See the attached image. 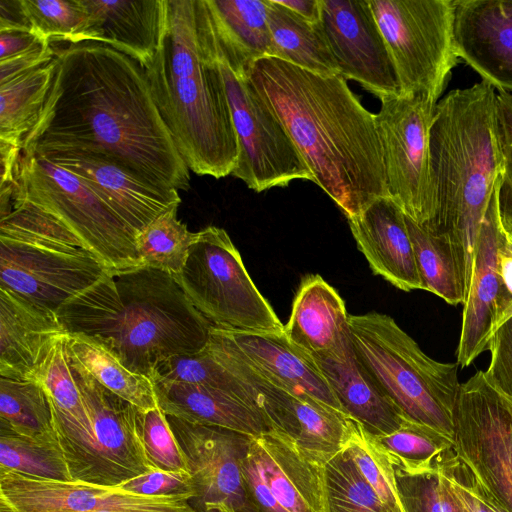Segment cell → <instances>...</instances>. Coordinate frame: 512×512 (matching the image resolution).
I'll use <instances>...</instances> for the list:
<instances>
[{
  "label": "cell",
  "mask_w": 512,
  "mask_h": 512,
  "mask_svg": "<svg viewBox=\"0 0 512 512\" xmlns=\"http://www.w3.org/2000/svg\"><path fill=\"white\" fill-rule=\"evenodd\" d=\"M55 47L51 86L22 150L98 147L149 183L190 188V170L153 100L142 67L100 42Z\"/></svg>",
  "instance_id": "6da1fadb"
},
{
  "label": "cell",
  "mask_w": 512,
  "mask_h": 512,
  "mask_svg": "<svg viewBox=\"0 0 512 512\" xmlns=\"http://www.w3.org/2000/svg\"><path fill=\"white\" fill-rule=\"evenodd\" d=\"M248 79L279 118L316 183L347 220L388 197L375 114L340 75H322L275 57Z\"/></svg>",
  "instance_id": "7a4b0ae2"
},
{
  "label": "cell",
  "mask_w": 512,
  "mask_h": 512,
  "mask_svg": "<svg viewBox=\"0 0 512 512\" xmlns=\"http://www.w3.org/2000/svg\"><path fill=\"white\" fill-rule=\"evenodd\" d=\"M56 316L149 379L160 361L204 349L212 328L173 275L146 266L106 271Z\"/></svg>",
  "instance_id": "3957f363"
},
{
  "label": "cell",
  "mask_w": 512,
  "mask_h": 512,
  "mask_svg": "<svg viewBox=\"0 0 512 512\" xmlns=\"http://www.w3.org/2000/svg\"><path fill=\"white\" fill-rule=\"evenodd\" d=\"M430 155L436 200L430 231L449 242L466 300L480 229L504 172L494 87L481 81L438 101Z\"/></svg>",
  "instance_id": "277c9868"
},
{
  "label": "cell",
  "mask_w": 512,
  "mask_h": 512,
  "mask_svg": "<svg viewBox=\"0 0 512 512\" xmlns=\"http://www.w3.org/2000/svg\"><path fill=\"white\" fill-rule=\"evenodd\" d=\"M163 41L143 69L156 107L189 170L231 175L239 144L218 65L198 27L196 0H167Z\"/></svg>",
  "instance_id": "5b68a950"
},
{
  "label": "cell",
  "mask_w": 512,
  "mask_h": 512,
  "mask_svg": "<svg viewBox=\"0 0 512 512\" xmlns=\"http://www.w3.org/2000/svg\"><path fill=\"white\" fill-rule=\"evenodd\" d=\"M106 271L51 214L23 199L0 200V287L56 314Z\"/></svg>",
  "instance_id": "8992f818"
},
{
  "label": "cell",
  "mask_w": 512,
  "mask_h": 512,
  "mask_svg": "<svg viewBox=\"0 0 512 512\" xmlns=\"http://www.w3.org/2000/svg\"><path fill=\"white\" fill-rule=\"evenodd\" d=\"M348 322L359 357L402 414L453 438L459 365L429 357L388 315H349Z\"/></svg>",
  "instance_id": "52a82bcc"
},
{
  "label": "cell",
  "mask_w": 512,
  "mask_h": 512,
  "mask_svg": "<svg viewBox=\"0 0 512 512\" xmlns=\"http://www.w3.org/2000/svg\"><path fill=\"white\" fill-rule=\"evenodd\" d=\"M12 198L26 200L59 220L107 271L143 266L136 232L77 176L45 157L22 151Z\"/></svg>",
  "instance_id": "ba28073f"
},
{
  "label": "cell",
  "mask_w": 512,
  "mask_h": 512,
  "mask_svg": "<svg viewBox=\"0 0 512 512\" xmlns=\"http://www.w3.org/2000/svg\"><path fill=\"white\" fill-rule=\"evenodd\" d=\"M175 278L212 327L244 333L284 332V324L222 228L208 226L196 232L186 263Z\"/></svg>",
  "instance_id": "9c48e42d"
},
{
  "label": "cell",
  "mask_w": 512,
  "mask_h": 512,
  "mask_svg": "<svg viewBox=\"0 0 512 512\" xmlns=\"http://www.w3.org/2000/svg\"><path fill=\"white\" fill-rule=\"evenodd\" d=\"M198 27L218 65L239 144L232 174L255 192L285 187L313 174L279 118L247 77L238 75L219 50L205 0H196Z\"/></svg>",
  "instance_id": "30bf717a"
},
{
  "label": "cell",
  "mask_w": 512,
  "mask_h": 512,
  "mask_svg": "<svg viewBox=\"0 0 512 512\" xmlns=\"http://www.w3.org/2000/svg\"><path fill=\"white\" fill-rule=\"evenodd\" d=\"M390 54L399 95L436 105L458 63L453 0H368Z\"/></svg>",
  "instance_id": "8fae6325"
},
{
  "label": "cell",
  "mask_w": 512,
  "mask_h": 512,
  "mask_svg": "<svg viewBox=\"0 0 512 512\" xmlns=\"http://www.w3.org/2000/svg\"><path fill=\"white\" fill-rule=\"evenodd\" d=\"M67 358L92 424L89 441L59 444L72 481L117 487L154 470L141 439L139 409Z\"/></svg>",
  "instance_id": "7c38bea8"
},
{
  "label": "cell",
  "mask_w": 512,
  "mask_h": 512,
  "mask_svg": "<svg viewBox=\"0 0 512 512\" xmlns=\"http://www.w3.org/2000/svg\"><path fill=\"white\" fill-rule=\"evenodd\" d=\"M435 106L421 97L398 94L381 100L375 114L388 197L429 231L436 211L430 155Z\"/></svg>",
  "instance_id": "4fadbf2b"
},
{
  "label": "cell",
  "mask_w": 512,
  "mask_h": 512,
  "mask_svg": "<svg viewBox=\"0 0 512 512\" xmlns=\"http://www.w3.org/2000/svg\"><path fill=\"white\" fill-rule=\"evenodd\" d=\"M453 441L478 480L512 512V400L489 382L485 371L460 384Z\"/></svg>",
  "instance_id": "5bb4252c"
},
{
  "label": "cell",
  "mask_w": 512,
  "mask_h": 512,
  "mask_svg": "<svg viewBox=\"0 0 512 512\" xmlns=\"http://www.w3.org/2000/svg\"><path fill=\"white\" fill-rule=\"evenodd\" d=\"M322 466L281 433L251 437L241 469L252 507L256 512H323Z\"/></svg>",
  "instance_id": "9a60e30c"
},
{
  "label": "cell",
  "mask_w": 512,
  "mask_h": 512,
  "mask_svg": "<svg viewBox=\"0 0 512 512\" xmlns=\"http://www.w3.org/2000/svg\"><path fill=\"white\" fill-rule=\"evenodd\" d=\"M166 417L187 463L194 492L192 507L197 512H212L219 507L256 512L248 499L241 469L252 436Z\"/></svg>",
  "instance_id": "2e32d148"
},
{
  "label": "cell",
  "mask_w": 512,
  "mask_h": 512,
  "mask_svg": "<svg viewBox=\"0 0 512 512\" xmlns=\"http://www.w3.org/2000/svg\"><path fill=\"white\" fill-rule=\"evenodd\" d=\"M25 152L39 154L77 176L136 234L181 203L177 189L149 183L95 146H40Z\"/></svg>",
  "instance_id": "e0dca14e"
},
{
  "label": "cell",
  "mask_w": 512,
  "mask_h": 512,
  "mask_svg": "<svg viewBox=\"0 0 512 512\" xmlns=\"http://www.w3.org/2000/svg\"><path fill=\"white\" fill-rule=\"evenodd\" d=\"M320 24L343 78L380 101L399 94L395 69L368 0H320Z\"/></svg>",
  "instance_id": "ac0fdd59"
},
{
  "label": "cell",
  "mask_w": 512,
  "mask_h": 512,
  "mask_svg": "<svg viewBox=\"0 0 512 512\" xmlns=\"http://www.w3.org/2000/svg\"><path fill=\"white\" fill-rule=\"evenodd\" d=\"M0 498L18 512H197L188 495L149 496L120 487L0 471Z\"/></svg>",
  "instance_id": "d6986e66"
},
{
  "label": "cell",
  "mask_w": 512,
  "mask_h": 512,
  "mask_svg": "<svg viewBox=\"0 0 512 512\" xmlns=\"http://www.w3.org/2000/svg\"><path fill=\"white\" fill-rule=\"evenodd\" d=\"M498 188L499 185L480 229L468 294L463 303L457 348V364L462 368L488 350L498 327L511 317L499 261L504 230L499 218Z\"/></svg>",
  "instance_id": "ffe728a7"
},
{
  "label": "cell",
  "mask_w": 512,
  "mask_h": 512,
  "mask_svg": "<svg viewBox=\"0 0 512 512\" xmlns=\"http://www.w3.org/2000/svg\"><path fill=\"white\" fill-rule=\"evenodd\" d=\"M459 59L498 92L512 94V0H453Z\"/></svg>",
  "instance_id": "44dd1931"
},
{
  "label": "cell",
  "mask_w": 512,
  "mask_h": 512,
  "mask_svg": "<svg viewBox=\"0 0 512 512\" xmlns=\"http://www.w3.org/2000/svg\"><path fill=\"white\" fill-rule=\"evenodd\" d=\"M310 357L344 413L371 435L392 433L408 420L359 357L351 334L331 350Z\"/></svg>",
  "instance_id": "7402d4cb"
},
{
  "label": "cell",
  "mask_w": 512,
  "mask_h": 512,
  "mask_svg": "<svg viewBox=\"0 0 512 512\" xmlns=\"http://www.w3.org/2000/svg\"><path fill=\"white\" fill-rule=\"evenodd\" d=\"M348 223L374 274L402 291L422 290L405 215L389 197L377 199Z\"/></svg>",
  "instance_id": "603a6c76"
},
{
  "label": "cell",
  "mask_w": 512,
  "mask_h": 512,
  "mask_svg": "<svg viewBox=\"0 0 512 512\" xmlns=\"http://www.w3.org/2000/svg\"><path fill=\"white\" fill-rule=\"evenodd\" d=\"M216 329L249 366L270 382L344 413L313 359L296 348L284 332L244 333Z\"/></svg>",
  "instance_id": "cb8c5ba5"
},
{
  "label": "cell",
  "mask_w": 512,
  "mask_h": 512,
  "mask_svg": "<svg viewBox=\"0 0 512 512\" xmlns=\"http://www.w3.org/2000/svg\"><path fill=\"white\" fill-rule=\"evenodd\" d=\"M64 334L55 313L0 287V377L36 380L54 343Z\"/></svg>",
  "instance_id": "d4e9b609"
},
{
  "label": "cell",
  "mask_w": 512,
  "mask_h": 512,
  "mask_svg": "<svg viewBox=\"0 0 512 512\" xmlns=\"http://www.w3.org/2000/svg\"><path fill=\"white\" fill-rule=\"evenodd\" d=\"M89 14L87 41L106 44L144 69L163 41L167 0H82Z\"/></svg>",
  "instance_id": "484cf974"
},
{
  "label": "cell",
  "mask_w": 512,
  "mask_h": 512,
  "mask_svg": "<svg viewBox=\"0 0 512 512\" xmlns=\"http://www.w3.org/2000/svg\"><path fill=\"white\" fill-rule=\"evenodd\" d=\"M349 315L339 293L320 275L306 276L284 325L287 339L313 356L336 347L350 334Z\"/></svg>",
  "instance_id": "4316f807"
},
{
  "label": "cell",
  "mask_w": 512,
  "mask_h": 512,
  "mask_svg": "<svg viewBox=\"0 0 512 512\" xmlns=\"http://www.w3.org/2000/svg\"><path fill=\"white\" fill-rule=\"evenodd\" d=\"M158 405L166 415L257 437L271 432L264 418L245 402L199 385L154 382Z\"/></svg>",
  "instance_id": "83f0119b"
},
{
  "label": "cell",
  "mask_w": 512,
  "mask_h": 512,
  "mask_svg": "<svg viewBox=\"0 0 512 512\" xmlns=\"http://www.w3.org/2000/svg\"><path fill=\"white\" fill-rule=\"evenodd\" d=\"M220 52L240 76L271 57L267 0H205Z\"/></svg>",
  "instance_id": "f1b7e54d"
},
{
  "label": "cell",
  "mask_w": 512,
  "mask_h": 512,
  "mask_svg": "<svg viewBox=\"0 0 512 512\" xmlns=\"http://www.w3.org/2000/svg\"><path fill=\"white\" fill-rule=\"evenodd\" d=\"M271 57L322 75H339V68L320 22L311 23L276 0H267Z\"/></svg>",
  "instance_id": "f546056e"
},
{
  "label": "cell",
  "mask_w": 512,
  "mask_h": 512,
  "mask_svg": "<svg viewBox=\"0 0 512 512\" xmlns=\"http://www.w3.org/2000/svg\"><path fill=\"white\" fill-rule=\"evenodd\" d=\"M66 334L54 343L36 380L52 400L59 444L85 443L92 437V424L66 355Z\"/></svg>",
  "instance_id": "4dcf8cb0"
},
{
  "label": "cell",
  "mask_w": 512,
  "mask_h": 512,
  "mask_svg": "<svg viewBox=\"0 0 512 512\" xmlns=\"http://www.w3.org/2000/svg\"><path fill=\"white\" fill-rule=\"evenodd\" d=\"M65 349L102 386L141 411L158 407L153 382L128 369L111 351L90 337L66 334Z\"/></svg>",
  "instance_id": "1f68e13d"
},
{
  "label": "cell",
  "mask_w": 512,
  "mask_h": 512,
  "mask_svg": "<svg viewBox=\"0 0 512 512\" xmlns=\"http://www.w3.org/2000/svg\"><path fill=\"white\" fill-rule=\"evenodd\" d=\"M55 58V57H54ZM54 59L0 85V139L22 148L46 101L54 75Z\"/></svg>",
  "instance_id": "d6a6232c"
},
{
  "label": "cell",
  "mask_w": 512,
  "mask_h": 512,
  "mask_svg": "<svg viewBox=\"0 0 512 512\" xmlns=\"http://www.w3.org/2000/svg\"><path fill=\"white\" fill-rule=\"evenodd\" d=\"M0 428L34 439H57L52 400L39 381L0 377Z\"/></svg>",
  "instance_id": "836d02e7"
},
{
  "label": "cell",
  "mask_w": 512,
  "mask_h": 512,
  "mask_svg": "<svg viewBox=\"0 0 512 512\" xmlns=\"http://www.w3.org/2000/svg\"><path fill=\"white\" fill-rule=\"evenodd\" d=\"M371 436L393 468L408 473L439 469L455 451L452 437L411 420L392 433Z\"/></svg>",
  "instance_id": "e575fe53"
},
{
  "label": "cell",
  "mask_w": 512,
  "mask_h": 512,
  "mask_svg": "<svg viewBox=\"0 0 512 512\" xmlns=\"http://www.w3.org/2000/svg\"><path fill=\"white\" fill-rule=\"evenodd\" d=\"M412 241L422 290L451 305L465 300L458 267L449 242L405 216Z\"/></svg>",
  "instance_id": "d590c367"
},
{
  "label": "cell",
  "mask_w": 512,
  "mask_h": 512,
  "mask_svg": "<svg viewBox=\"0 0 512 512\" xmlns=\"http://www.w3.org/2000/svg\"><path fill=\"white\" fill-rule=\"evenodd\" d=\"M175 205L161 213L135 236V246L143 266L167 272L174 277L183 269L196 232L177 217Z\"/></svg>",
  "instance_id": "8d00e7d4"
},
{
  "label": "cell",
  "mask_w": 512,
  "mask_h": 512,
  "mask_svg": "<svg viewBox=\"0 0 512 512\" xmlns=\"http://www.w3.org/2000/svg\"><path fill=\"white\" fill-rule=\"evenodd\" d=\"M150 380L153 383L175 382L217 389L255 409L250 389L219 363L207 346L197 352L175 355L160 361Z\"/></svg>",
  "instance_id": "74e56055"
},
{
  "label": "cell",
  "mask_w": 512,
  "mask_h": 512,
  "mask_svg": "<svg viewBox=\"0 0 512 512\" xmlns=\"http://www.w3.org/2000/svg\"><path fill=\"white\" fill-rule=\"evenodd\" d=\"M323 512H390L345 448L322 466Z\"/></svg>",
  "instance_id": "f35d334b"
},
{
  "label": "cell",
  "mask_w": 512,
  "mask_h": 512,
  "mask_svg": "<svg viewBox=\"0 0 512 512\" xmlns=\"http://www.w3.org/2000/svg\"><path fill=\"white\" fill-rule=\"evenodd\" d=\"M0 471L28 477L72 481L58 440H40L0 428Z\"/></svg>",
  "instance_id": "ab89813d"
},
{
  "label": "cell",
  "mask_w": 512,
  "mask_h": 512,
  "mask_svg": "<svg viewBox=\"0 0 512 512\" xmlns=\"http://www.w3.org/2000/svg\"><path fill=\"white\" fill-rule=\"evenodd\" d=\"M26 24L52 43L87 41L89 14L82 0H19Z\"/></svg>",
  "instance_id": "60d3db41"
},
{
  "label": "cell",
  "mask_w": 512,
  "mask_h": 512,
  "mask_svg": "<svg viewBox=\"0 0 512 512\" xmlns=\"http://www.w3.org/2000/svg\"><path fill=\"white\" fill-rule=\"evenodd\" d=\"M344 448L390 512H404L391 462L376 445L371 434L353 419Z\"/></svg>",
  "instance_id": "b9f144b4"
},
{
  "label": "cell",
  "mask_w": 512,
  "mask_h": 512,
  "mask_svg": "<svg viewBox=\"0 0 512 512\" xmlns=\"http://www.w3.org/2000/svg\"><path fill=\"white\" fill-rule=\"evenodd\" d=\"M404 512H465L439 469L408 473L394 468Z\"/></svg>",
  "instance_id": "7bdbcfd3"
},
{
  "label": "cell",
  "mask_w": 512,
  "mask_h": 512,
  "mask_svg": "<svg viewBox=\"0 0 512 512\" xmlns=\"http://www.w3.org/2000/svg\"><path fill=\"white\" fill-rule=\"evenodd\" d=\"M139 426L145 454L153 469L189 473L166 414L159 406L147 411L139 410Z\"/></svg>",
  "instance_id": "ee69618b"
},
{
  "label": "cell",
  "mask_w": 512,
  "mask_h": 512,
  "mask_svg": "<svg viewBox=\"0 0 512 512\" xmlns=\"http://www.w3.org/2000/svg\"><path fill=\"white\" fill-rule=\"evenodd\" d=\"M440 471L465 512H510L483 486L456 451L447 458Z\"/></svg>",
  "instance_id": "f6af8a7d"
},
{
  "label": "cell",
  "mask_w": 512,
  "mask_h": 512,
  "mask_svg": "<svg viewBox=\"0 0 512 512\" xmlns=\"http://www.w3.org/2000/svg\"><path fill=\"white\" fill-rule=\"evenodd\" d=\"M504 172L498 188V211L504 230L512 229V94L497 91Z\"/></svg>",
  "instance_id": "bcb514c9"
},
{
  "label": "cell",
  "mask_w": 512,
  "mask_h": 512,
  "mask_svg": "<svg viewBox=\"0 0 512 512\" xmlns=\"http://www.w3.org/2000/svg\"><path fill=\"white\" fill-rule=\"evenodd\" d=\"M488 350L491 357L485 374L498 391L512 400V316L498 327Z\"/></svg>",
  "instance_id": "7dc6e473"
},
{
  "label": "cell",
  "mask_w": 512,
  "mask_h": 512,
  "mask_svg": "<svg viewBox=\"0 0 512 512\" xmlns=\"http://www.w3.org/2000/svg\"><path fill=\"white\" fill-rule=\"evenodd\" d=\"M117 487L132 493L149 496L188 495L191 497V501L194 497L189 473L154 469Z\"/></svg>",
  "instance_id": "c3c4849f"
},
{
  "label": "cell",
  "mask_w": 512,
  "mask_h": 512,
  "mask_svg": "<svg viewBox=\"0 0 512 512\" xmlns=\"http://www.w3.org/2000/svg\"><path fill=\"white\" fill-rule=\"evenodd\" d=\"M52 43L25 25L0 26V61Z\"/></svg>",
  "instance_id": "681fc988"
},
{
  "label": "cell",
  "mask_w": 512,
  "mask_h": 512,
  "mask_svg": "<svg viewBox=\"0 0 512 512\" xmlns=\"http://www.w3.org/2000/svg\"><path fill=\"white\" fill-rule=\"evenodd\" d=\"M55 47L47 43L29 52L0 61V85L51 62Z\"/></svg>",
  "instance_id": "f907efd6"
},
{
  "label": "cell",
  "mask_w": 512,
  "mask_h": 512,
  "mask_svg": "<svg viewBox=\"0 0 512 512\" xmlns=\"http://www.w3.org/2000/svg\"><path fill=\"white\" fill-rule=\"evenodd\" d=\"M1 174L0 191L13 190L22 148L0 139Z\"/></svg>",
  "instance_id": "816d5d0a"
},
{
  "label": "cell",
  "mask_w": 512,
  "mask_h": 512,
  "mask_svg": "<svg viewBox=\"0 0 512 512\" xmlns=\"http://www.w3.org/2000/svg\"><path fill=\"white\" fill-rule=\"evenodd\" d=\"M499 261L501 275L509 299V313L512 316V237L505 231L499 249Z\"/></svg>",
  "instance_id": "f5cc1de1"
},
{
  "label": "cell",
  "mask_w": 512,
  "mask_h": 512,
  "mask_svg": "<svg viewBox=\"0 0 512 512\" xmlns=\"http://www.w3.org/2000/svg\"><path fill=\"white\" fill-rule=\"evenodd\" d=\"M301 18L317 24L321 19L320 0H276Z\"/></svg>",
  "instance_id": "db71d44e"
},
{
  "label": "cell",
  "mask_w": 512,
  "mask_h": 512,
  "mask_svg": "<svg viewBox=\"0 0 512 512\" xmlns=\"http://www.w3.org/2000/svg\"><path fill=\"white\" fill-rule=\"evenodd\" d=\"M0 512H18L15 508H13L10 504H8L4 499L0 498Z\"/></svg>",
  "instance_id": "11a10c76"
},
{
  "label": "cell",
  "mask_w": 512,
  "mask_h": 512,
  "mask_svg": "<svg viewBox=\"0 0 512 512\" xmlns=\"http://www.w3.org/2000/svg\"><path fill=\"white\" fill-rule=\"evenodd\" d=\"M212 512H232V511L226 507H219Z\"/></svg>",
  "instance_id": "9f6ffc18"
},
{
  "label": "cell",
  "mask_w": 512,
  "mask_h": 512,
  "mask_svg": "<svg viewBox=\"0 0 512 512\" xmlns=\"http://www.w3.org/2000/svg\"><path fill=\"white\" fill-rule=\"evenodd\" d=\"M503 228V227H502ZM508 235H510L512 237V229L510 230H504Z\"/></svg>",
  "instance_id": "6f0895ef"
}]
</instances>
